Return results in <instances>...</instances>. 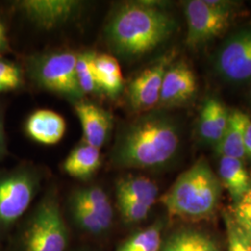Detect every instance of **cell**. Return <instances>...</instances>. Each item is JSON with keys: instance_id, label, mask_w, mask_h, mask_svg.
<instances>
[{"instance_id": "6da1fadb", "label": "cell", "mask_w": 251, "mask_h": 251, "mask_svg": "<svg viewBox=\"0 0 251 251\" xmlns=\"http://www.w3.org/2000/svg\"><path fill=\"white\" fill-rule=\"evenodd\" d=\"M175 120L161 111H151L126 125L112 151L113 164L123 169L150 170L171 161L179 147Z\"/></svg>"}, {"instance_id": "7a4b0ae2", "label": "cell", "mask_w": 251, "mask_h": 251, "mask_svg": "<svg viewBox=\"0 0 251 251\" xmlns=\"http://www.w3.org/2000/svg\"><path fill=\"white\" fill-rule=\"evenodd\" d=\"M176 22L153 3L128 2L121 5L108 23L105 35L115 53L135 59L153 50L173 34Z\"/></svg>"}, {"instance_id": "3957f363", "label": "cell", "mask_w": 251, "mask_h": 251, "mask_svg": "<svg viewBox=\"0 0 251 251\" xmlns=\"http://www.w3.org/2000/svg\"><path fill=\"white\" fill-rule=\"evenodd\" d=\"M222 194L220 179L205 158H200L182 172L161 202L171 216L201 220L212 215Z\"/></svg>"}, {"instance_id": "277c9868", "label": "cell", "mask_w": 251, "mask_h": 251, "mask_svg": "<svg viewBox=\"0 0 251 251\" xmlns=\"http://www.w3.org/2000/svg\"><path fill=\"white\" fill-rule=\"evenodd\" d=\"M76 56L72 51L34 55L27 62V70L39 87L75 103L84 97L75 74Z\"/></svg>"}, {"instance_id": "5b68a950", "label": "cell", "mask_w": 251, "mask_h": 251, "mask_svg": "<svg viewBox=\"0 0 251 251\" xmlns=\"http://www.w3.org/2000/svg\"><path fill=\"white\" fill-rule=\"evenodd\" d=\"M235 9L236 3L232 1H186L184 14L187 23V45L198 48L223 35L230 25Z\"/></svg>"}, {"instance_id": "8992f818", "label": "cell", "mask_w": 251, "mask_h": 251, "mask_svg": "<svg viewBox=\"0 0 251 251\" xmlns=\"http://www.w3.org/2000/svg\"><path fill=\"white\" fill-rule=\"evenodd\" d=\"M68 232L58 198L48 193L36 207L24 236L25 251H65Z\"/></svg>"}, {"instance_id": "52a82bcc", "label": "cell", "mask_w": 251, "mask_h": 251, "mask_svg": "<svg viewBox=\"0 0 251 251\" xmlns=\"http://www.w3.org/2000/svg\"><path fill=\"white\" fill-rule=\"evenodd\" d=\"M38 187L34 171L22 169L0 178V225L15 223L26 211Z\"/></svg>"}, {"instance_id": "ba28073f", "label": "cell", "mask_w": 251, "mask_h": 251, "mask_svg": "<svg viewBox=\"0 0 251 251\" xmlns=\"http://www.w3.org/2000/svg\"><path fill=\"white\" fill-rule=\"evenodd\" d=\"M216 71L229 82L251 80V28L230 36L216 54Z\"/></svg>"}, {"instance_id": "9c48e42d", "label": "cell", "mask_w": 251, "mask_h": 251, "mask_svg": "<svg viewBox=\"0 0 251 251\" xmlns=\"http://www.w3.org/2000/svg\"><path fill=\"white\" fill-rule=\"evenodd\" d=\"M175 58L174 50L164 54L129 83L127 98L133 111L147 113L158 105L164 75Z\"/></svg>"}, {"instance_id": "30bf717a", "label": "cell", "mask_w": 251, "mask_h": 251, "mask_svg": "<svg viewBox=\"0 0 251 251\" xmlns=\"http://www.w3.org/2000/svg\"><path fill=\"white\" fill-rule=\"evenodd\" d=\"M76 0H25L18 6L27 18L37 26L51 29L75 18L82 9Z\"/></svg>"}, {"instance_id": "8fae6325", "label": "cell", "mask_w": 251, "mask_h": 251, "mask_svg": "<svg viewBox=\"0 0 251 251\" xmlns=\"http://www.w3.org/2000/svg\"><path fill=\"white\" fill-rule=\"evenodd\" d=\"M197 89L196 75L188 64L183 61H174L164 75L158 106L182 105L195 96Z\"/></svg>"}, {"instance_id": "7c38bea8", "label": "cell", "mask_w": 251, "mask_h": 251, "mask_svg": "<svg viewBox=\"0 0 251 251\" xmlns=\"http://www.w3.org/2000/svg\"><path fill=\"white\" fill-rule=\"evenodd\" d=\"M75 111L80 121L85 143L100 149L111 133L112 116L106 110L85 100L75 103Z\"/></svg>"}, {"instance_id": "4fadbf2b", "label": "cell", "mask_w": 251, "mask_h": 251, "mask_svg": "<svg viewBox=\"0 0 251 251\" xmlns=\"http://www.w3.org/2000/svg\"><path fill=\"white\" fill-rule=\"evenodd\" d=\"M66 130L65 120L60 114L50 110H37L25 122L26 134L38 144H58Z\"/></svg>"}, {"instance_id": "5bb4252c", "label": "cell", "mask_w": 251, "mask_h": 251, "mask_svg": "<svg viewBox=\"0 0 251 251\" xmlns=\"http://www.w3.org/2000/svg\"><path fill=\"white\" fill-rule=\"evenodd\" d=\"M230 112L220 100L211 97L205 100L199 115V134L216 147L222 141L229 124Z\"/></svg>"}, {"instance_id": "9a60e30c", "label": "cell", "mask_w": 251, "mask_h": 251, "mask_svg": "<svg viewBox=\"0 0 251 251\" xmlns=\"http://www.w3.org/2000/svg\"><path fill=\"white\" fill-rule=\"evenodd\" d=\"M251 118L241 111L230 113L229 124L222 141L215 147L216 152L222 156L243 160L248 155L245 147V132Z\"/></svg>"}, {"instance_id": "2e32d148", "label": "cell", "mask_w": 251, "mask_h": 251, "mask_svg": "<svg viewBox=\"0 0 251 251\" xmlns=\"http://www.w3.org/2000/svg\"><path fill=\"white\" fill-rule=\"evenodd\" d=\"M101 165L99 148L90 144L76 146L63 162V169L69 176L87 179L93 176Z\"/></svg>"}, {"instance_id": "e0dca14e", "label": "cell", "mask_w": 251, "mask_h": 251, "mask_svg": "<svg viewBox=\"0 0 251 251\" xmlns=\"http://www.w3.org/2000/svg\"><path fill=\"white\" fill-rule=\"evenodd\" d=\"M92 65L100 91L112 98L117 97L123 89L124 80L117 59L108 54L95 53Z\"/></svg>"}, {"instance_id": "ac0fdd59", "label": "cell", "mask_w": 251, "mask_h": 251, "mask_svg": "<svg viewBox=\"0 0 251 251\" xmlns=\"http://www.w3.org/2000/svg\"><path fill=\"white\" fill-rule=\"evenodd\" d=\"M219 175L222 184L231 195L233 203L251 188L250 174L240 159L222 156L219 163Z\"/></svg>"}, {"instance_id": "d6986e66", "label": "cell", "mask_w": 251, "mask_h": 251, "mask_svg": "<svg viewBox=\"0 0 251 251\" xmlns=\"http://www.w3.org/2000/svg\"><path fill=\"white\" fill-rule=\"evenodd\" d=\"M157 196V185L146 177L127 176L117 181V199L135 201L152 207Z\"/></svg>"}, {"instance_id": "ffe728a7", "label": "cell", "mask_w": 251, "mask_h": 251, "mask_svg": "<svg viewBox=\"0 0 251 251\" xmlns=\"http://www.w3.org/2000/svg\"><path fill=\"white\" fill-rule=\"evenodd\" d=\"M72 197L90 208L104 223V225L111 228L114 219V210L110 198L103 189L93 185L79 188L73 193Z\"/></svg>"}, {"instance_id": "44dd1931", "label": "cell", "mask_w": 251, "mask_h": 251, "mask_svg": "<svg viewBox=\"0 0 251 251\" xmlns=\"http://www.w3.org/2000/svg\"><path fill=\"white\" fill-rule=\"evenodd\" d=\"M161 247V225H153L135 233L116 251H160Z\"/></svg>"}, {"instance_id": "7402d4cb", "label": "cell", "mask_w": 251, "mask_h": 251, "mask_svg": "<svg viewBox=\"0 0 251 251\" xmlns=\"http://www.w3.org/2000/svg\"><path fill=\"white\" fill-rule=\"evenodd\" d=\"M70 209L75 223L88 233L100 234L110 229L98 216L95 215L90 208L84 206L80 201L72 196L70 198Z\"/></svg>"}, {"instance_id": "603a6c76", "label": "cell", "mask_w": 251, "mask_h": 251, "mask_svg": "<svg viewBox=\"0 0 251 251\" xmlns=\"http://www.w3.org/2000/svg\"><path fill=\"white\" fill-rule=\"evenodd\" d=\"M94 55L95 52L93 51H85L76 56L75 74L78 85L84 94H95L100 91L92 65Z\"/></svg>"}, {"instance_id": "cb8c5ba5", "label": "cell", "mask_w": 251, "mask_h": 251, "mask_svg": "<svg viewBox=\"0 0 251 251\" xmlns=\"http://www.w3.org/2000/svg\"><path fill=\"white\" fill-rule=\"evenodd\" d=\"M23 82L21 67L10 61L0 59V92L17 90Z\"/></svg>"}, {"instance_id": "d4e9b609", "label": "cell", "mask_w": 251, "mask_h": 251, "mask_svg": "<svg viewBox=\"0 0 251 251\" xmlns=\"http://www.w3.org/2000/svg\"><path fill=\"white\" fill-rule=\"evenodd\" d=\"M228 233V251H251V236L230 215L225 218Z\"/></svg>"}, {"instance_id": "484cf974", "label": "cell", "mask_w": 251, "mask_h": 251, "mask_svg": "<svg viewBox=\"0 0 251 251\" xmlns=\"http://www.w3.org/2000/svg\"><path fill=\"white\" fill-rule=\"evenodd\" d=\"M230 216L236 225L251 236V186L242 198L233 204Z\"/></svg>"}, {"instance_id": "4316f807", "label": "cell", "mask_w": 251, "mask_h": 251, "mask_svg": "<svg viewBox=\"0 0 251 251\" xmlns=\"http://www.w3.org/2000/svg\"><path fill=\"white\" fill-rule=\"evenodd\" d=\"M117 206L122 219L128 224H137L144 221L149 215L151 209V206L125 199H117Z\"/></svg>"}, {"instance_id": "83f0119b", "label": "cell", "mask_w": 251, "mask_h": 251, "mask_svg": "<svg viewBox=\"0 0 251 251\" xmlns=\"http://www.w3.org/2000/svg\"><path fill=\"white\" fill-rule=\"evenodd\" d=\"M195 231L182 230L172 234L160 251H194Z\"/></svg>"}, {"instance_id": "f1b7e54d", "label": "cell", "mask_w": 251, "mask_h": 251, "mask_svg": "<svg viewBox=\"0 0 251 251\" xmlns=\"http://www.w3.org/2000/svg\"><path fill=\"white\" fill-rule=\"evenodd\" d=\"M194 251H219V249L209 236L195 232Z\"/></svg>"}, {"instance_id": "f546056e", "label": "cell", "mask_w": 251, "mask_h": 251, "mask_svg": "<svg viewBox=\"0 0 251 251\" xmlns=\"http://www.w3.org/2000/svg\"><path fill=\"white\" fill-rule=\"evenodd\" d=\"M9 49V41L5 25L0 22V52H4Z\"/></svg>"}, {"instance_id": "4dcf8cb0", "label": "cell", "mask_w": 251, "mask_h": 251, "mask_svg": "<svg viewBox=\"0 0 251 251\" xmlns=\"http://www.w3.org/2000/svg\"><path fill=\"white\" fill-rule=\"evenodd\" d=\"M245 147L248 155L251 156V120L250 119L245 132Z\"/></svg>"}, {"instance_id": "1f68e13d", "label": "cell", "mask_w": 251, "mask_h": 251, "mask_svg": "<svg viewBox=\"0 0 251 251\" xmlns=\"http://www.w3.org/2000/svg\"><path fill=\"white\" fill-rule=\"evenodd\" d=\"M6 148H7L6 135H5V130H4V126H3L2 119L0 117V158L5 154Z\"/></svg>"}, {"instance_id": "d6a6232c", "label": "cell", "mask_w": 251, "mask_h": 251, "mask_svg": "<svg viewBox=\"0 0 251 251\" xmlns=\"http://www.w3.org/2000/svg\"></svg>"}]
</instances>
